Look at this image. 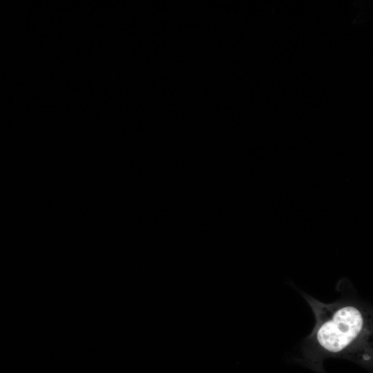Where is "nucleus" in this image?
Segmentation results:
<instances>
[{
    "label": "nucleus",
    "mask_w": 373,
    "mask_h": 373,
    "mask_svg": "<svg viewBox=\"0 0 373 373\" xmlns=\"http://www.w3.org/2000/svg\"><path fill=\"white\" fill-rule=\"evenodd\" d=\"M304 296L315 316L314 329L305 341V363L319 370L325 358L334 357L372 366V309L351 299L324 303Z\"/></svg>",
    "instance_id": "nucleus-1"
}]
</instances>
